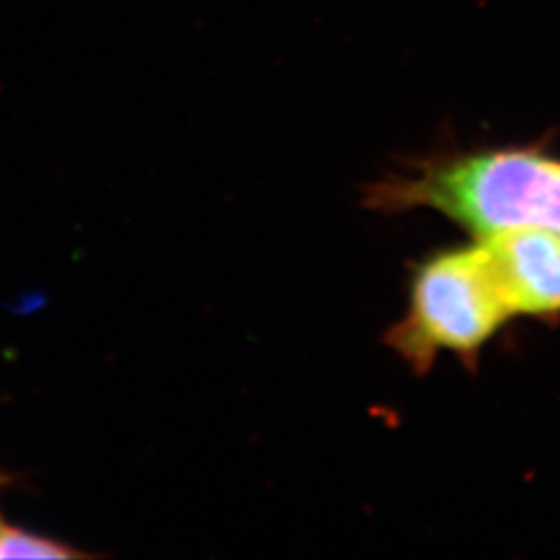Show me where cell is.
I'll return each instance as SVG.
<instances>
[{
	"label": "cell",
	"instance_id": "1",
	"mask_svg": "<svg viewBox=\"0 0 560 560\" xmlns=\"http://www.w3.org/2000/svg\"><path fill=\"white\" fill-rule=\"evenodd\" d=\"M363 206L436 212L474 235L517 226L560 235V154L538 143L430 154L365 185Z\"/></svg>",
	"mask_w": 560,
	"mask_h": 560
},
{
	"label": "cell",
	"instance_id": "2",
	"mask_svg": "<svg viewBox=\"0 0 560 560\" xmlns=\"http://www.w3.org/2000/svg\"><path fill=\"white\" fill-rule=\"evenodd\" d=\"M513 320L486 245H442L409 264L407 305L384 332V345L418 376L441 355L476 370L481 353Z\"/></svg>",
	"mask_w": 560,
	"mask_h": 560
},
{
	"label": "cell",
	"instance_id": "3",
	"mask_svg": "<svg viewBox=\"0 0 560 560\" xmlns=\"http://www.w3.org/2000/svg\"><path fill=\"white\" fill-rule=\"evenodd\" d=\"M476 237L486 245L513 318L559 324L560 235L517 226Z\"/></svg>",
	"mask_w": 560,
	"mask_h": 560
},
{
	"label": "cell",
	"instance_id": "4",
	"mask_svg": "<svg viewBox=\"0 0 560 560\" xmlns=\"http://www.w3.org/2000/svg\"><path fill=\"white\" fill-rule=\"evenodd\" d=\"M88 557L78 548L65 541L30 534L21 527H13L0 521V559H48L69 560Z\"/></svg>",
	"mask_w": 560,
	"mask_h": 560
},
{
	"label": "cell",
	"instance_id": "5",
	"mask_svg": "<svg viewBox=\"0 0 560 560\" xmlns=\"http://www.w3.org/2000/svg\"><path fill=\"white\" fill-rule=\"evenodd\" d=\"M0 521H2V520H0Z\"/></svg>",
	"mask_w": 560,
	"mask_h": 560
}]
</instances>
